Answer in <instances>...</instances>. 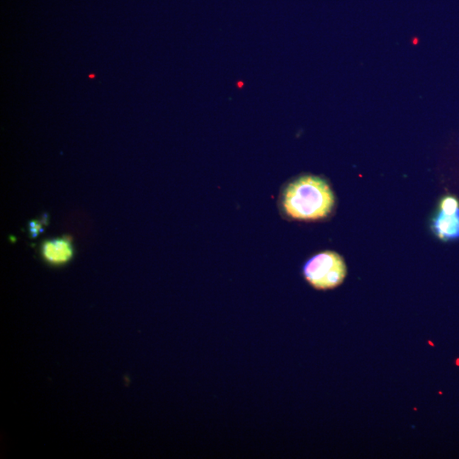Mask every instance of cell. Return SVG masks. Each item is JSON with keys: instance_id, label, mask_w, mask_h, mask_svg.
Wrapping results in <instances>:
<instances>
[{"instance_id": "2", "label": "cell", "mask_w": 459, "mask_h": 459, "mask_svg": "<svg viewBox=\"0 0 459 459\" xmlns=\"http://www.w3.org/2000/svg\"><path fill=\"white\" fill-rule=\"evenodd\" d=\"M346 275V264L335 252L319 253L308 259L303 266V275L306 282L313 289L320 291L339 287Z\"/></svg>"}, {"instance_id": "5", "label": "cell", "mask_w": 459, "mask_h": 459, "mask_svg": "<svg viewBox=\"0 0 459 459\" xmlns=\"http://www.w3.org/2000/svg\"><path fill=\"white\" fill-rule=\"evenodd\" d=\"M459 209V201L452 196H448L443 198L441 204V211L446 214H452Z\"/></svg>"}, {"instance_id": "3", "label": "cell", "mask_w": 459, "mask_h": 459, "mask_svg": "<svg viewBox=\"0 0 459 459\" xmlns=\"http://www.w3.org/2000/svg\"><path fill=\"white\" fill-rule=\"evenodd\" d=\"M40 252L46 263L52 265H61L71 260L74 249L70 237H61L43 241Z\"/></svg>"}, {"instance_id": "1", "label": "cell", "mask_w": 459, "mask_h": 459, "mask_svg": "<svg viewBox=\"0 0 459 459\" xmlns=\"http://www.w3.org/2000/svg\"><path fill=\"white\" fill-rule=\"evenodd\" d=\"M335 197L323 178L306 174L287 184L280 196V208L286 217L294 221H315L329 216Z\"/></svg>"}, {"instance_id": "6", "label": "cell", "mask_w": 459, "mask_h": 459, "mask_svg": "<svg viewBox=\"0 0 459 459\" xmlns=\"http://www.w3.org/2000/svg\"><path fill=\"white\" fill-rule=\"evenodd\" d=\"M47 215H44L40 221H31L28 224V230L32 238H36L44 231L43 225L47 224Z\"/></svg>"}, {"instance_id": "4", "label": "cell", "mask_w": 459, "mask_h": 459, "mask_svg": "<svg viewBox=\"0 0 459 459\" xmlns=\"http://www.w3.org/2000/svg\"><path fill=\"white\" fill-rule=\"evenodd\" d=\"M435 234L443 241L459 238V209L452 214L440 212L434 221Z\"/></svg>"}]
</instances>
